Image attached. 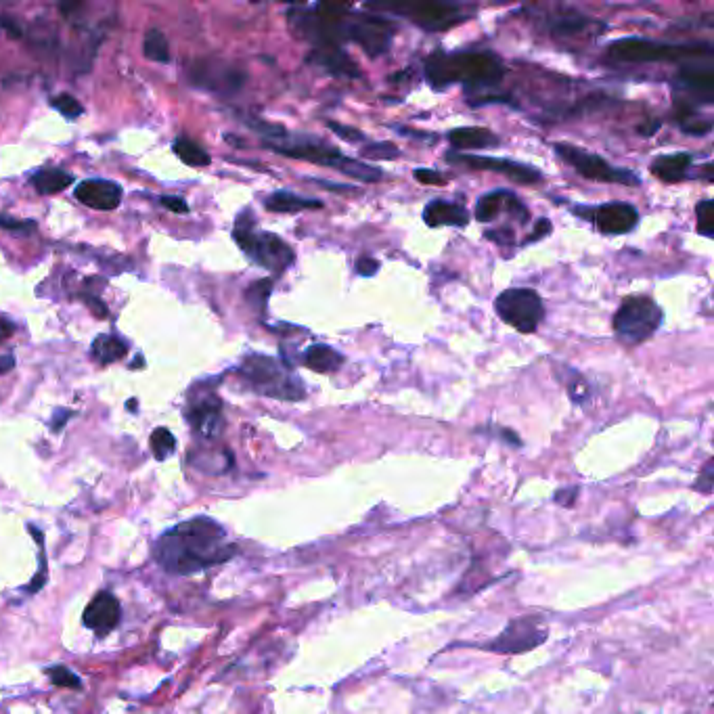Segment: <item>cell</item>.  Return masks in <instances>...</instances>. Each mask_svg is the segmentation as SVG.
<instances>
[{
    "label": "cell",
    "mask_w": 714,
    "mask_h": 714,
    "mask_svg": "<svg viewBox=\"0 0 714 714\" xmlns=\"http://www.w3.org/2000/svg\"><path fill=\"white\" fill-rule=\"evenodd\" d=\"M237 553L227 530L208 516H197L176 524L160 534L153 545V560L164 572L189 576L220 564H227Z\"/></svg>",
    "instance_id": "1"
},
{
    "label": "cell",
    "mask_w": 714,
    "mask_h": 714,
    "mask_svg": "<svg viewBox=\"0 0 714 714\" xmlns=\"http://www.w3.org/2000/svg\"><path fill=\"white\" fill-rule=\"evenodd\" d=\"M505 63L490 51H436L426 59V78L436 91L465 84L467 91L495 88L505 78Z\"/></svg>",
    "instance_id": "2"
},
{
    "label": "cell",
    "mask_w": 714,
    "mask_h": 714,
    "mask_svg": "<svg viewBox=\"0 0 714 714\" xmlns=\"http://www.w3.org/2000/svg\"><path fill=\"white\" fill-rule=\"evenodd\" d=\"M264 147H269L279 155H285V158L331 168L354 178V181L359 183H379L384 178V172L379 168L348 158V155H344L336 145H329L321 139L308 135H292V132H287L285 139L275 143H264Z\"/></svg>",
    "instance_id": "3"
},
{
    "label": "cell",
    "mask_w": 714,
    "mask_h": 714,
    "mask_svg": "<svg viewBox=\"0 0 714 714\" xmlns=\"http://www.w3.org/2000/svg\"><path fill=\"white\" fill-rule=\"evenodd\" d=\"M239 375L262 396L285 400V403H300L306 398L302 377L292 369V365L273 359V356L256 352L248 354L239 367Z\"/></svg>",
    "instance_id": "4"
},
{
    "label": "cell",
    "mask_w": 714,
    "mask_h": 714,
    "mask_svg": "<svg viewBox=\"0 0 714 714\" xmlns=\"http://www.w3.org/2000/svg\"><path fill=\"white\" fill-rule=\"evenodd\" d=\"M233 237L245 256H248L254 264L262 266V269L271 271L275 275L285 273L296 260L294 250L289 248L279 235L256 229L254 216L250 212H243L237 218Z\"/></svg>",
    "instance_id": "5"
},
{
    "label": "cell",
    "mask_w": 714,
    "mask_h": 714,
    "mask_svg": "<svg viewBox=\"0 0 714 714\" xmlns=\"http://www.w3.org/2000/svg\"><path fill=\"white\" fill-rule=\"evenodd\" d=\"M712 55V44L689 42L671 44L647 38H620L608 47V57L622 63H685L689 59H700Z\"/></svg>",
    "instance_id": "6"
},
{
    "label": "cell",
    "mask_w": 714,
    "mask_h": 714,
    "mask_svg": "<svg viewBox=\"0 0 714 714\" xmlns=\"http://www.w3.org/2000/svg\"><path fill=\"white\" fill-rule=\"evenodd\" d=\"M664 323V310L647 296L624 298L614 315V331L624 344H641L650 340Z\"/></svg>",
    "instance_id": "7"
},
{
    "label": "cell",
    "mask_w": 714,
    "mask_h": 714,
    "mask_svg": "<svg viewBox=\"0 0 714 714\" xmlns=\"http://www.w3.org/2000/svg\"><path fill=\"white\" fill-rule=\"evenodd\" d=\"M557 158H562L566 164H570L580 176L587 178L593 183H610V185H627V187H639L641 178L631 172L629 168L612 166L606 162L601 155L589 153L583 147H576L570 143H555L553 145Z\"/></svg>",
    "instance_id": "8"
},
{
    "label": "cell",
    "mask_w": 714,
    "mask_h": 714,
    "mask_svg": "<svg viewBox=\"0 0 714 714\" xmlns=\"http://www.w3.org/2000/svg\"><path fill=\"white\" fill-rule=\"evenodd\" d=\"M497 315L520 333H534L545 319L541 296L530 287H511L495 300Z\"/></svg>",
    "instance_id": "9"
},
{
    "label": "cell",
    "mask_w": 714,
    "mask_h": 714,
    "mask_svg": "<svg viewBox=\"0 0 714 714\" xmlns=\"http://www.w3.org/2000/svg\"><path fill=\"white\" fill-rule=\"evenodd\" d=\"M369 9L392 11L400 17H407L415 26L426 32H446L463 21L470 19L465 7L455 3H403V5H369Z\"/></svg>",
    "instance_id": "10"
},
{
    "label": "cell",
    "mask_w": 714,
    "mask_h": 714,
    "mask_svg": "<svg viewBox=\"0 0 714 714\" xmlns=\"http://www.w3.org/2000/svg\"><path fill=\"white\" fill-rule=\"evenodd\" d=\"M394 21L384 15L369 13H348L346 19V42L359 44V47L371 57H382L390 51L394 40Z\"/></svg>",
    "instance_id": "11"
},
{
    "label": "cell",
    "mask_w": 714,
    "mask_h": 714,
    "mask_svg": "<svg viewBox=\"0 0 714 714\" xmlns=\"http://www.w3.org/2000/svg\"><path fill=\"white\" fill-rule=\"evenodd\" d=\"M545 639L547 631L541 627V616H522L513 618L497 639L478 647L493 654H524L539 647Z\"/></svg>",
    "instance_id": "12"
},
{
    "label": "cell",
    "mask_w": 714,
    "mask_h": 714,
    "mask_svg": "<svg viewBox=\"0 0 714 714\" xmlns=\"http://www.w3.org/2000/svg\"><path fill=\"white\" fill-rule=\"evenodd\" d=\"M444 160L449 164L465 166L470 170H486V172L503 174L509 178V181L518 183V185H537L543 181V174L537 168L516 162V160L490 158V155H472V153H459V151H449L444 155Z\"/></svg>",
    "instance_id": "13"
},
{
    "label": "cell",
    "mask_w": 714,
    "mask_h": 714,
    "mask_svg": "<svg viewBox=\"0 0 714 714\" xmlns=\"http://www.w3.org/2000/svg\"><path fill=\"white\" fill-rule=\"evenodd\" d=\"M576 216L589 220L591 225L604 235H627L639 225V212L635 206L624 202H608L601 206H578L572 208Z\"/></svg>",
    "instance_id": "14"
},
{
    "label": "cell",
    "mask_w": 714,
    "mask_h": 714,
    "mask_svg": "<svg viewBox=\"0 0 714 714\" xmlns=\"http://www.w3.org/2000/svg\"><path fill=\"white\" fill-rule=\"evenodd\" d=\"M122 620V606L116 595H111L109 591L97 593L91 604L86 606L82 622L88 631H93L97 637H107L109 633H114L118 629V624Z\"/></svg>",
    "instance_id": "15"
},
{
    "label": "cell",
    "mask_w": 714,
    "mask_h": 714,
    "mask_svg": "<svg viewBox=\"0 0 714 714\" xmlns=\"http://www.w3.org/2000/svg\"><path fill=\"white\" fill-rule=\"evenodd\" d=\"M193 82L199 86H206L210 91L218 93H235L243 86L245 74L237 68L225 63H210V61H199L193 72Z\"/></svg>",
    "instance_id": "16"
},
{
    "label": "cell",
    "mask_w": 714,
    "mask_h": 714,
    "mask_svg": "<svg viewBox=\"0 0 714 714\" xmlns=\"http://www.w3.org/2000/svg\"><path fill=\"white\" fill-rule=\"evenodd\" d=\"M191 428L204 438H216L225 430V417H222V400L214 394H204L187 411Z\"/></svg>",
    "instance_id": "17"
},
{
    "label": "cell",
    "mask_w": 714,
    "mask_h": 714,
    "mask_svg": "<svg viewBox=\"0 0 714 714\" xmlns=\"http://www.w3.org/2000/svg\"><path fill=\"white\" fill-rule=\"evenodd\" d=\"M122 195V187L114 181H105V178H88L76 187L78 202L101 212L116 210L122 202Z\"/></svg>",
    "instance_id": "18"
},
{
    "label": "cell",
    "mask_w": 714,
    "mask_h": 714,
    "mask_svg": "<svg viewBox=\"0 0 714 714\" xmlns=\"http://www.w3.org/2000/svg\"><path fill=\"white\" fill-rule=\"evenodd\" d=\"M503 212H509L513 218H518V222H522V225L530 220L528 208L520 202V197L513 195L511 191L499 189V191H493V193H486L484 197L478 199L476 218L480 222L495 220Z\"/></svg>",
    "instance_id": "19"
},
{
    "label": "cell",
    "mask_w": 714,
    "mask_h": 714,
    "mask_svg": "<svg viewBox=\"0 0 714 714\" xmlns=\"http://www.w3.org/2000/svg\"><path fill=\"white\" fill-rule=\"evenodd\" d=\"M308 63L317 65V68L325 70L327 74L336 78H346V80H359L363 78L359 65H356L342 47H327V49H312Z\"/></svg>",
    "instance_id": "20"
},
{
    "label": "cell",
    "mask_w": 714,
    "mask_h": 714,
    "mask_svg": "<svg viewBox=\"0 0 714 714\" xmlns=\"http://www.w3.org/2000/svg\"><path fill=\"white\" fill-rule=\"evenodd\" d=\"M423 222L428 227L438 229V227H467L470 222V214H467L463 204L457 202H446V199H434L426 208H423Z\"/></svg>",
    "instance_id": "21"
},
{
    "label": "cell",
    "mask_w": 714,
    "mask_h": 714,
    "mask_svg": "<svg viewBox=\"0 0 714 714\" xmlns=\"http://www.w3.org/2000/svg\"><path fill=\"white\" fill-rule=\"evenodd\" d=\"M451 147L459 153L467 151V149H490L501 145V139L495 135L493 130L488 128H478V126H463V128H455L451 130L449 135Z\"/></svg>",
    "instance_id": "22"
},
{
    "label": "cell",
    "mask_w": 714,
    "mask_h": 714,
    "mask_svg": "<svg viewBox=\"0 0 714 714\" xmlns=\"http://www.w3.org/2000/svg\"><path fill=\"white\" fill-rule=\"evenodd\" d=\"M691 164H694V155L691 153L679 151L671 155H660V158H656L652 164V174L662 183L677 185L685 181Z\"/></svg>",
    "instance_id": "23"
},
{
    "label": "cell",
    "mask_w": 714,
    "mask_h": 714,
    "mask_svg": "<svg viewBox=\"0 0 714 714\" xmlns=\"http://www.w3.org/2000/svg\"><path fill=\"white\" fill-rule=\"evenodd\" d=\"M597 26L593 19H589L583 13L576 11H562L557 15H547L545 17V28L549 30L551 36L555 38H570V36H580L585 34L589 28Z\"/></svg>",
    "instance_id": "24"
},
{
    "label": "cell",
    "mask_w": 714,
    "mask_h": 714,
    "mask_svg": "<svg viewBox=\"0 0 714 714\" xmlns=\"http://www.w3.org/2000/svg\"><path fill=\"white\" fill-rule=\"evenodd\" d=\"M344 361H346L344 354L327 344H312L302 354V363L308 369H312L315 373H323V375L338 373L340 367L344 365Z\"/></svg>",
    "instance_id": "25"
},
{
    "label": "cell",
    "mask_w": 714,
    "mask_h": 714,
    "mask_svg": "<svg viewBox=\"0 0 714 714\" xmlns=\"http://www.w3.org/2000/svg\"><path fill=\"white\" fill-rule=\"evenodd\" d=\"M264 206L269 212L296 214V212H304V210H319V208H323V202L321 199L304 197V195H298L292 191H275L266 197Z\"/></svg>",
    "instance_id": "26"
},
{
    "label": "cell",
    "mask_w": 714,
    "mask_h": 714,
    "mask_svg": "<svg viewBox=\"0 0 714 714\" xmlns=\"http://www.w3.org/2000/svg\"><path fill=\"white\" fill-rule=\"evenodd\" d=\"M74 174L65 172L61 168H42L38 170L30 183L32 187L40 193V195H53V193H61L63 189H68L70 185H74Z\"/></svg>",
    "instance_id": "27"
},
{
    "label": "cell",
    "mask_w": 714,
    "mask_h": 714,
    "mask_svg": "<svg viewBox=\"0 0 714 714\" xmlns=\"http://www.w3.org/2000/svg\"><path fill=\"white\" fill-rule=\"evenodd\" d=\"M91 352H93V359L99 365H111V363L124 359L128 352V346L124 340H120L116 336H99L93 342Z\"/></svg>",
    "instance_id": "28"
},
{
    "label": "cell",
    "mask_w": 714,
    "mask_h": 714,
    "mask_svg": "<svg viewBox=\"0 0 714 714\" xmlns=\"http://www.w3.org/2000/svg\"><path fill=\"white\" fill-rule=\"evenodd\" d=\"M172 149H174V153L178 155V158H181L191 168H206L212 162L208 151L202 145H197L195 141H191L187 137H178L174 141Z\"/></svg>",
    "instance_id": "29"
},
{
    "label": "cell",
    "mask_w": 714,
    "mask_h": 714,
    "mask_svg": "<svg viewBox=\"0 0 714 714\" xmlns=\"http://www.w3.org/2000/svg\"><path fill=\"white\" fill-rule=\"evenodd\" d=\"M143 53L153 63H170V47L168 40L160 30H149L145 34Z\"/></svg>",
    "instance_id": "30"
},
{
    "label": "cell",
    "mask_w": 714,
    "mask_h": 714,
    "mask_svg": "<svg viewBox=\"0 0 714 714\" xmlns=\"http://www.w3.org/2000/svg\"><path fill=\"white\" fill-rule=\"evenodd\" d=\"M151 451H153V457L158 459V461H166L174 449H176V438L170 430L166 428H158V430H153L151 434Z\"/></svg>",
    "instance_id": "31"
},
{
    "label": "cell",
    "mask_w": 714,
    "mask_h": 714,
    "mask_svg": "<svg viewBox=\"0 0 714 714\" xmlns=\"http://www.w3.org/2000/svg\"><path fill=\"white\" fill-rule=\"evenodd\" d=\"M361 155L369 160H396L400 158V149L390 141H375V143H365L361 147Z\"/></svg>",
    "instance_id": "32"
},
{
    "label": "cell",
    "mask_w": 714,
    "mask_h": 714,
    "mask_svg": "<svg viewBox=\"0 0 714 714\" xmlns=\"http://www.w3.org/2000/svg\"><path fill=\"white\" fill-rule=\"evenodd\" d=\"M271 292H273V279H260L250 285L248 292H245V300H248L250 306H254L256 310L264 312Z\"/></svg>",
    "instance_id": "33"
},
{
    "label": "cell",
    "mask_w": 714,
    "mask_h": 714,
    "mask_svg": "<svg viewBox=\"0 0 714 714\" xmlns=\"http://www.w3.org/2000/svg\"><path fill=\"white\" fill-rule=\"evenodd\" d=\"M30 532H32V537L38 541V549H40V572L34 576L32 583L26 587L28 593H36L44 587V583H47V555H44V534L30 524Z\"/></svg>",
    "instance_id": "34"
},
{
    "label": "cell",
    "mask_w": 714,
    "mask_h": 714,
    "mask_svg": "<svg viewBox=\"0 0 714 714\" xmlns=\"http://www.w3.org/2000/svg\"><path fill=\"white\" fill-rule=\"evenodd\" d=\"M51 107L57 109L59 114H61L63 118H68V120H76V118H80V116L84 114V107L80 105V101H78L76 97L68 95V93L55 95V97L51 99Z\"/></svg>",
    "instance_id": "35"
},
{
    "label": "cell",
    "mask_w": 714,
    "mask_h": 714,
    "mask_svg": "<svg viewBox=\"0 0 714 714\" xmlns=\"http://www.w3.org/2000/svg\"><path fill=\"white\" fill-rule=\"evenodd\" d=\"M47 677L53 685L57 687H68V689H82V681L78 675H74L70 668H65V666H53V668H47Z\"/></svg>",
    "instance_id": "36"
},
{
    "label": "cell",
    "mask_w": 714,
    "mask_h": 714,
    "mask_svg": "<svg viewBox=\"0 0 714 714\" xmlns=\"http://www.w3.org/2000/svg\"><path fill=\"white\" fill-rule=\"evenodd\" d=\"M696 216H698V233L704 237H712L714 235V204L712 199H702L696 208Z\"/></svg>",
    "instance_id": "37"
},
{
    "label": "cell",
    "mask_w": 714,
    "mask_h": 714,
    "mask_svg": "<svg viewBox=\"0 0 714 714\" xmlns=\"http://www.w3.org/2000/svg\"><path fill=\"white\" fill-rule=\"evenodd\" d=\"M566 386H568V396L572 398L574 405H585L587 400L591 398V386H589V382L583 375L574 373V377L568 379Z\"/></svg>",
    "instance_id": "38"
},
{
    "label": "cell",
    "mask_w": 714,
    "mask_h": 714,
    "mask_svg": "<svg viewBox=\"0 0 714 714\" xmlns=\"http://www.w3.org/2000/svg\"><path fill=\"white\" fill-rule=\"evenodd\" d=\"M327 128L331 132H336V135L348 143H356V145H365L367 143V135L365 132H361L359 128H352V126H344L340 122H333V120H327L325 122Z\"/></svg>",
    "instance_id": "39"
},
{
    "label": "cell",
    "mask_w": 714,
    "mask_h": 714,
    "mask_svg": "<svg viewBox=\"0 0 714 714\" xmlns=\"http://www.w3.org/2000/svg\"><path fill=\"white\" fill-rule=\"evenodd\" d=\"M681 130L691 137H706L712 130V122L696 116H681Z\"/></svg>",
    "instance_id": "40"
},
{
    "label": "cell",
    "mask_w": 714,
    "mask_h": 714,
    "mask_svg": "<svg viewBox=\"0 0 714 714\" xmlns=\"http://www.w3.org/2000/svg\"><path fill=\"white\" fill-rule=\"evenodd\" d=\"M0 229L17 233V235H30L36 231V222L34 220H19L7 214H0Z\"/></svg>",
    "instance_id": "41"
},
{
    "label": "cell",
    "mask_w": 714,
    "mask_h": 714,
    "mask_svg": "<svg viewBox=\"0 0 714 714\" xmlns=\"http://www.w3.org/2000/svg\"><path fill=\"white\" fill-rule=\"evenodd\" d=\"M394 132H398V135H403V137H409V139H417V141H423V143H438V137L434 135V132H426V130H417V128H407L403 124H392L390 126Z\"/></svg>",
    "instance_id": "42"
},
{
    "label": "cell",
    "mask_w": 714,
    "mask_h": 714,
    "mask_svg": "<svg viewBox=\"0 0 714 714\" xmlns=\"http://www.w3.org/2000/svg\"><path fill=\"white\" fill-rule=\"evenodd\" d=\"M415 176V181L421 183V185H432V187H442L446 183V178L438 172V170H432V168H417L413 172Z\"/></svg>",
    "instance_id": "43"
},
{
    "label": "cell",
    "mask_w": 714,
    "mask_h": 714,
    "mask_svg": "<svg viewBox=\"0 0 714 714\" xmlns=\"http://www.w3.org/2000/svg\"><path fill=\"white\" fill-rule=\"evenodd\" d=\"M551 231H553V225H551V220H549V218H539L537 222H534V229H532V235H528V237L524 239V243H522V245H530V243H537V241H541V239L549 237V235H551Z\"/></svg>",
    "instance_id": "44"
},
{
    "label": "cell",
    "mask_w": 714,
    "mask_h": 714,
    "mask_svg": "<svg viewBox=\"0 0 714 714\" xmlns=\"http://www.w3.org/2000/svg\"><path fill=\"white\" fill-rule=\"evenodd\" d=\"M712 482H714V463H712V459H708L700 478L694 484V488L700 490V493H704V495H710L712 493Z\"/></svg>",
    "instance_id": "45"
},
{
    "label": "cell",
    "mask_w": 714,
    "mask_h": 714,
    "mask_svg": "<svg viewBox=\"0 0 714 714\" xmlns=\"http://www.w3.org/2000/svg\"><path fill=\"white\" fill-rule=\"evenodd\" d=\"M484 237L488 241H495L497 245H513L516 243V233H513V229H488L484 233Z\"/></svg>",
    "instance_id": "46"
},
{
    "label": "cell",
    "mask_w": 714,
    "mask_h": 714,
    "mask_svg": "<svg viewBox=\"0 0 714 714\" xmlns=\"http://www.w3.org/2000/svg\"><path fill=\"white\" fill-rule=\"evenodd\" d=\"M379 273V262L371 256H361L356 260V275L361 277H375Z\"/></svg>",
    "instance_id": "47"
},
{
    "label": "cell",
    "mask_w": 714,
    "mask_h": 714,
    "mask_svg": "<svg viewBox=\"0 0 714 714\" xmlns=\"http://www.w3.org/2000/svg\"><path fill=\"white\" fill-rule=\"evenodd\" d=\"M160 204H162L166 210L174 212V214H187V212H189V204L185 202L183 197H176V195H164V197L160 199Z\"/></svg>",
    "instance_id": "48"
},
{
    "label": "cell",
    "mask_w": 714,
    "mask_h": 714,
    "mask_svg": "<svg viewBox=\"0 0 714 714\" xmlns=\"http://www.w3.org/2000/svg\"><path fill=\"white\" fill-rule=\"evenodd\" d=\"M576 493H578L576 486H572V488H568V490H557L555 501L566 505V507H572V503H574V499H576Z\"/></svg>",
    "instance_id": "49"
},
{
    "label": "cell",
    "mask_w": 714,
    "mask_h": 714,
    "mask_svg": "<svg viewBox=\"0 0 714 714\" xmlns=\"http://www.w3.org/2000/svg\"><path fill=\"white\" fill-rule=\"evenodd\" d=\"M312 183H317L319 187H323V189H329V191H340V193H344V191H356V187H352V185H338V183H329V181H323V178H312Z\"/></svg>",
    "instance_id": "50"
},
{
    "label": "cell",
    "mask_w": 714,
    "mask_h": 714,
    "mask_svg": "<svg viewBox=\"0 0 714 714\" xmlns=\"http://www.w3.org/2000/svg\"><path fill=\"white\" fill-rule=\"evenodd\" d=\"M15 367V356L13 354H0V375L9 373Z\"/></svg>",
    "instance_id": "51"
},
{
    "label": "cell",
    "mask_w": 714,
    "mask_h": 714,
    "mask_svg": "<svg viewBox=\"0 0 714 714\" xmlns=\"http://www.w3.org/2000/svg\"><path fill=\"white\" fill-rule=\"evenodd\" d=\"M70 417H72V411H61V409H59V411H55V419H57V421H55V423H51L53 430H55V432H59V430L63 428V423L68 421Z\"/></svg>",
    "instance_id": "52"
},
{
    "label": "cell",
    "mask_w": 714,
    "mask_h": 714,
    "mask_svg": "<svg viewBox=\"0 0 714 714\" xmlns=\"http://www.w3.org/2000/svg\"><path fill=\"white\" fill-rule=\"evenodd\" d=\"M13 336V325L5 319H0V340H7Z\"/></svg>",
    "instance_id": "53"
}]
</instances>
